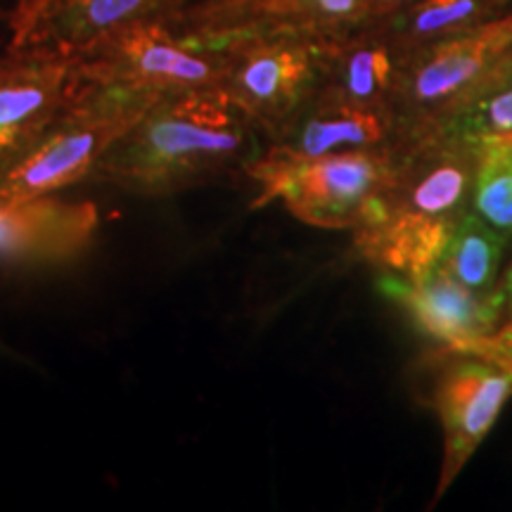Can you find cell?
<instances>
[{
    "mask_svg": "<svg viewBox=\"0 0 512 512\" xmlns=\"http://www.w3.org/2000/svg\"><path fill=\"white\" fill-rule=\"evenodd\" d=\"M382 3H392V0H382Z\"/></svg>",
    "mask_w": 512,
    "mask_h": 512,
    "instance_id": "22",
    "label": "cell"
},
{
    "mask_svg": "<svg viewBox=\"0 0 512 512\" xmlns=\"http://www.w3.org/2000/svg\"><path fill=\"white\" fill-rule=\"evenodd\" d=\"M475 356L484 358V361L489 363H496L498 368L512 373V320L505 323L501 330L494 332V335L486 337Z\"/></svg>",
    "mask_w": 512,
    "mask_h": 512,
    "instance_id": "19",
    "label": "cell"
},
{
    "mask_svg": "<svg viewBox=\"0 0 512 512\" xmlns=\"http://www.w3.org/2000/svg\"><path fill=\"white\" fill-rule=\"evenodd\" d=\"M100 228L98 207L43 195L0 204V266L43 268L67 264L91 247Z\"/></svg>",
    "mask_w": 512,
    "mask_h": 512,
    "instance_id": "9",
    "label": "cell"
},
{
    "mask_svg": "<svg viewBox=\"0 0 512 512\" xmlns=\"http://www.w3.org/2000/svg\"><path fill=\"white\" fill-rule=\"evenodd\" d=\"M157 100L81 86L41 140L12 169L0 176V204L57 195L91 178L110 147Z\"/></svg>",
    "mask_w": 512,
    "mask_h": 512,
    "instance_id": "4",
    "label": "cell"
},
{
    "mask_svg": "<svg viewBox=\"0 0 512 512\" xmlns=\"http://www.w3.org/2000/svg\"><path fill=\"white\" fill-rule=\"evenodd\" d=\"M221 88L169 95L102 155L93 181L138 197H169L245 174L266 145Z\"/></svg>",
    "mask_w": 512,
    "mask_h": 512,
    "instance_id": "1",
    "label": "cell"
},
{
    "mask_svg": "<svg viewBox=\"0 0 512 512\" xmlns=\"http://www.w3.org/2000/svg\"><path fill=\"white\" fill-rule=\"evenodd\" d=\"M185 0H15L10 48L76 57L102 36L147 19H169Z\"/></svg>",
    "mask_w": 512,
    "mask_h": 512,
    "instance_id": "7",
    "label": "cell"
},
{
    "mask_svg": "<svg viewBox=\"0 0 512 512\" xmlns=\"http://www.w3.org/2000/svg\"><path fill=\"white\" fill-rule=\"evenodd\" d=\"M498 292H501L505 299H512V264H510L508 271H505L503 285H501V290H498Z\"/></svg>",
    "mask_w": 512,
    "mask_h": 512,
    "instance_id": "21",
    "label": "cell"
},
{
    "mask_svg": "<svg viewBox=\"0 0 512 512\" xmlns=\"http://www.w3.org/2000/svg\"><path fill=\"white\" fill-rule=\"evenodd\" d=\"M458 221L389 211L356 230V249L370 264L401 278H418L437 266Z\"/></svg>",
    "mask_w": 512,
    "mask_h": 512,
    "instance_id": "12",
    "label": "cell"
},
{
    "mask_svg": "<svg viewBox=\"0 0 512 512\" xmlns=\"http://www.w3.org/2000/svg\"><path fill=\"white\" fill-rule=\"evenodd\" d=\"M503 240L482 216H460L437 266L472 292L491 294L501 266Z\"/></svg>",
    "mask_w": 512,
    "mask_h": 512,
    "instance_id": "14",
    "label": "cell"
},
{
    "mask_svg": "<svg viewBox=\"0 0 512 512\" xmlns=\"http://www.w3.org/2000/svg\"><path fill=\"white\" fill-rule=\"evenodd\" d=\"M401 147H354L320 157H287L266 145L245 176L259 185L254 207L280 200L316 228H363L387 216L389 190L401 171Z\"/></svg>",
    "mask_w": 512,
    "mask_h": 512,
    "instance_id": "2",
    "label": "cell"
},
{
    "mask_svg": "<svg viewBox=\"0 0 512 512\" xmlns=\"http://www.w3.org/2000/svg\"><path fill=\"white\" fill-rule=\"evenodd\" d=\"M512 396V373L496 363H460L439 382L437 411L444 425V467L434 501L460 475L491 427L496 425L505 401Z\"/></svg>",
    "mask_w": 512,
    "mask_h": 512,
    "instance_id": "10",
    "label": "cell"
},
{
    "mask_svg": "<svg viewBox=\"0 0 512 512\" xmlns=\"http://www.w3.org/2000/svg\"><path fill=\"white\" fill-rule=\"evenodd\" d=\"M74 60L81 86L143 100L211 91L226 79L223 48L185 41L171 31L166 19H147L112 31Z\"/></svg>",
    "mask_w": 512,
    "mask_h": 512,
    "instance_id": "3",
    "label": "cell"
},
{
    "mask_svg": "<svg viewBox=\"0 0 512 512\" xmlns=\"http://www.w3.org/2000/svg\"><path fill=\"white\" fill-rule=\"evenodd\" d=\"M389 121L380 110L332 100L311 112H297L268 140L273 152L287 157H320L337 147H375L387 138Z\"/></svg>",
    "mask_w": 512,
    "mask_h": 512,
    "instance_id": "11",
    "label": "cell"
},
{
    "mask_svg": "<svg viewBox=\"0 0 512 512\" xmlns=\"http://www.w3.org/2000/svg\"><path fill=\"white\" fill-rule=\"evenodd\" d=\"M501 50L503 48L486 27L475 36L441 43L413 72V79L408 83V98L418 107L441 105L470 86L482 74L486 60Z\"/></svg>",
    "mask_w": 512,
    "mask_h": 512,
    "instance_id": "13",
    "label": "cell"
},
{
    "mask_svg": "<svg viewBox=\"0 0 512 512\" xmlns=\"http://www.w3.org/2000/svg\"><path fill=\"white\" fill-rule=\"evenodd\" d=\"M394 79L392 57L382 46L361 48L344 69V102L375 110V100L389 91Z\"/></svg>",
    "mask_w": 512,
    "mask_h": 512,
    "instance_id": "17",
    "label": "cell"
},
{
    "mask_svg": "<svg viewBox=\"0 0 512 512\" xmlns=\"http://www.w3.org/2000/svg\"><path fill=\"white\" fill-rule=\"evenodd\" d=\"M486 31H489V34L496 38V43L501 48L510 46V43H512V15L501 19V22L491 24V27H486Z\"/></svg>",
    "mask_w": 512,
    "mask_h": 512,
    "instance_id": "20",
    "label": "cell"
},
{
    "mask_svg": "<svg viewBox=\"0 0 512 512\" xmlns=\"http://www.w3.org/2000/svg\"><path fill=\"white\" fill-rule=\"evenodd\" d=\"M79 91L74 57L36 48L0 55V176L41 140Z\"/></svg>",
    "mask_w": 512,
    "mask_h": 512,
    "instance_id": "6",
    "label": "cell"
},
{
    "mask_svg": "<svg viewBox=\"0 0 512 512\" xmlns=\"http://www.w3.org/2000/svg\"><path fill=\"white\" fill-rule=\"evenodd\" d=\"M477 10V0H425L413 17L415 34H434V31L463 22Z\"/></svg>",
    "mask_w": 512,
    "mask_h": 512,
    "instance_id": "18",
    "label": "cell"
},
{
    "mask_svg": "<svg viewBox=\"0 0 512 512\" xmlns=\"http://www.w3.org/2000/svg\"><path fill=\"white\" fill-rule=\"evenodd\" d=\"M444 136L439 140L467 152L475 162L489 152L512 147V88L460 112L446 126Z\"/></svg>",
    "mask_w": 512,
    "mask_h": 512,
    "instance_id": "15",
    "label": "cell"
},
{
    "mask_svg": "<svg viewBox=\"0 0 512 512\" xmlns=\"http://www.w3.org/2000/svg\"><path fill=\"white\" fill-rule=\"evenodd\" d=\"M475 209L503 238L512 235V147L477 159Z\"/></svg>",
    "mask_w": 512,
    "mask_h": 512,
    "instance_id": "16",
    "label": "cell"
},
{
    "mask_svg": "<svg viewBox=\"0 0 512 512\" xmlns=\"http://www.w3.org/2000/svg\"><path fill=\"white\" fill-rule=\"evenodd\" d=\"M226 79L221 91L271 140L302 110L313 79L316 50L306 38H245L221 46Z\"/></svg>",
    "mask_w": 512,
    "mask_h": 512,
    "instance_id": "5",
    "label": "cell"
},
{
    "mask_svg": "<svg viewBox=\"0 0 512 512\" xmlns=\"http://www.w3.org/2000/svg\"><path fill=\"white\" fill-rule=\"evenodd\" d=\"M382 287L411 313L415 325L425 335L456 354H477L484 339L494 335V325L505 304L501 292H472L439 266L418 278L389 275Z\"/></svg>",
    "mask_w": 512,
    "mask_h": 512,
    "instance_id": "8",
    "label": "cell"
}]
</instances>
